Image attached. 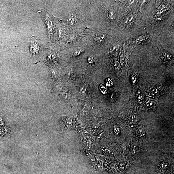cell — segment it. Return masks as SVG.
Returning <instances> with one entry per match:
<instances>
[{"label":"cell","mask_w":174,"mask_h":174,"mask_svg":"<svg viewBox=\"0 0 174 174\" xmlns=\"http://www.w3.org/2000/svg\"><path fill=\"white\" fill-rule=\"evenodd\" d=\"M41 44L38 39L32 38L30 44V52L33 57H38L41 52Z\"/></svg>","instance_id":"obj_1"},{"label":"cell","mask_w":174,"mask_h":174,"mask_svg":"<svg viewBox=\"0 0 174 174\" xmlns=\"http://www.w3.org/2000/svg\"><path fill=\"white\" fill-rule=\"evenodd\" d=\"M45 21L47 29L49 34H51L53 30V24L51 19L48 14H46L45 17Z\"/></svg>","instance_id":"obj_2"},{"label":"cell","mask_w":174,"mask_h":174,"mask_svg":"<svg viewBox=\"0 0 174 174\" xmlns=\"http://www.w3.org/2000/svg\"><path fill=\"white\" fill-rule=\"evenodd\" d=\"M105 36L103 35H97L95 37V40L98 43L103 42L105 39Z\"/></svg>","instance_id":"obj_3"},{"label":"cell","mask_w":174,"mask_h":174,"mask_svg":"<svg viewBox=\"0 0 174 174\" xmlns=\"http://www.w3.org/2000/svg\"><path fill=\"white\" fill-rule=\"evenodd\" d=\"M109 18L112 21H114L115 18L116 14L115 11L113 9H111L108 13Z\"/></svg>","instance_id":"obj_4"},{"label":"cell","mask_w":174,"mask_h":174,"mask_svg":"<svg viewBox=\"0 0 174 174\" xmlns=\"http://www.w3.org/2000/svg\"><path fill=\"white\" fill-rule=\"evenodd\" d=\"M74 17L72 14H70L69 16L68 17L67 22L68 24L70 25H73L75 23Z\"/></svg>","instance_id":"obj_5"},{"label":"cell","mask_w":174,"mask_h":174,"mask_svg":"<svg viewBox=\"0 0 174 174\" xmlns=\"http://www.w3.org/2000/svg\"><path fill=\"white\" fill-rule=\"evenodd\" d=\"M146 39V36L144 35H142L139 36L136 39V41L138 43H141L143 42Z\"/></svg>","instance_id":"obj_6"},{"label":"cell","mask_w":174,"mask_h":174,"mask_svg":"<svg viewBox=\"0 0 174 174\" xmlns=\"http://www.w3.org/2000/svg\"><path fill=\"white\" fill-rule=\"evenodd\" d=\"M143 100V97L142 95L139 93L137 95V100L138 103L140 104H142Z\"/></svg>","instance_id":"obj_7"},{"label":"cell","mask_w":174,"mask_h":174,"mask_svg":"<svg viewBox=\"0 0 174 174\" xmlns=\"http://www.w3.org/2000/svg\"><path fill=\"white\" fill-rule=\"evenodd\" d=\"M114 67L116 70H118L121 68L120 65L118 61H116L114 63Z\"/></svg>","instance_id":"obj_8"},{"label":"cell","mask_w":174,"mask_h":174,"mask_svg":"<svg viewBox=\"0 0 174 174\" xmlns=\"http://www.w3.org/2000/svg\"><path fill=\"white\" fill-rule=\"evenodd\" d=\"M82 50L79 49L75 51L73 54V56L74 57H77L82 52Z\"/></svg>","instance_id":"obj_9"},{"label":"cell","mask_w":174,"mask_h":174,"mask_svg":"<svg viewBox=\"0 0 174 174\" xmlns=\"http://www.w3.org/2000/svg\"><path fill=\"white\" fill-rule=\"evenodd\" d=\"M163 57L166 59L170 60L171 59V56L167 53L165 52L163 54Z\"/></svg>","instance_id":"obj_10"},{"label":"cell","mask_w":174,"mask_h":174,"mask_svg":"<svg viewBox=\"0 0 174 174\" xmlns=\"http://www.w3.org/2000/svg\"><path fill=\"white\" fill-rule=\"evenodd\" d=\"M154 103L152 101H149L146 104V106L148 107H151L154 105Z\"/></svg>","instance_id":"obj_11"},{"label":"cell","mask_w":174,"mask_h":174,"mask_svg":"<svg viewBox=\"0 0 174 174\" xmlns=\"http://www.w3.org/2000/svg\"><path fill=\"white\" fill-rule=\"evenodd\" d=\"M136 121V117L135 115H133L130 118V121L132 123H135Z\"/></svg>","instance_id":"obj_12"},{"label":"cell","mask_w":174,"mask_h":174,"mask_svg":"<svg viewBox=\"0 0 174 174\" xmlns=\"http://www.w3.org/2000/svg\"><path fill=\"white\" fill-rule=\"evenodd\" d=\"M88 62L90 64H92L94 62V59L93 57L92 56L90 57L88 59Z\"/></svg>","instance_id":"obj_13"},{"label":"cell","mask_w":174,"mask_h":174,"mask_svg":"<svg viewBox=\"0 0 174 174\" xmlns=\"http://www.w3.org/2000/svg\"><path fill=\"white\" fill-rule=\"evenodd\" d=\"M158 90L156 88H154L153 89V90H152V95H153L155 96L156 95H157L158 93Z\"/></svg>","instance_id":"obj_14"},{"label":"cell","mask_w":174,"mask_h":174,"mask_svg":"<svg viewBox=\"0 0 174 174\" xmlns=\"http://www.w3.org/2000/svg\"><path fill=\"white\" fill-rule=\"evenodd\" d=\"M114 130L115 133L117 134H118L120 132L119 128L117 126H115L114 127Z\"/></svg>","instance_id":"obj_15"},{"label":"cell","mask_w":174,"mask_h":174,"mask_svg":"<svg viewBox=\"0 0 174 174\" xmlns=\"http://www.w3.org/2000/svg\"><path fill=\"white\" fill-rule=\"evenodd\" d=\"M132 82L133 83H135L136 81V78L135 75H133L131 77Z\"/></svg>","instance_id":"obj_16"},{"label":"cell","mask_w":174,"mask_h":174,"mask_svg":"<svg viewBox=\"0 0 174 174\" xmlns=\"http://www.w3.org/2000/svg\"><path fill=\"white\" fill-rule=\"evenodd\" d=\"M117 46H113V48H111L110 50V52H113L114 51H115V50H116V49H117Z\"/></svg>","instance_id":"obj_17"},{"label":"cell","mask_w":174,"mask_h":174,"mask_svg":"<svg viewBox=\"0 0 174 174\" xmlns=\"http://www.w3.org/2000/svg\"><path fill=\"white\" fill-rule=\"evenodd\" d=\"M139 134H140L141 136H144V133L143 130L142 129H140L139 130Z\"/></svg>","instance_id":"obj_18"}]
</instances>
